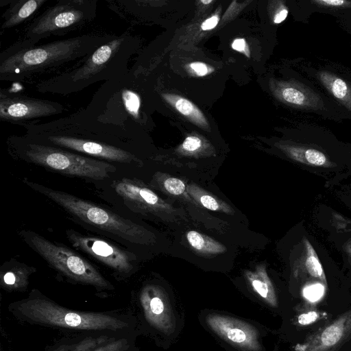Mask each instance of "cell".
<instances>
[{
  "mask_svg": "<svg viewBox=\"0 0 351 351\" xmlns=\"http://www.w3.org/2000/svg\"><path fill=\"white\" fill-rule=\"evenodd\" d=\"M219 17L214 15L206 20H205L201 25V28L204 31L210 30L215 28L219 23Z\"/></svg>",
  "mask_w": 351,
  "mask_h": 351,
  "instance_id": "obj_33",
  "label": "cell"
},
{
  "mask_svg": "<svg viewBox=\"0 0 351 351\" xmlns=\"http://www.w3.org/2000/svg\"><path fill=\"white\" fill-rule=\"evenodd\" d=\"M208 326L223 340L244 351H260L261 346L256 328L230 316L210 313L206 317Z\"/></svg>",
  "mask_w": 351,
  "mask_h": 351,
  "instance_id": "obj_13",
  "label": "cell"
},
{
  "mask_svg": "<svg viewBox=\"0 0 351 351\" xmlns=\"http://www.w3.org/2000/svg\"><path fill=\"white\" fill-rule=\"evenodd\" d=\"M186 237L190 245L202 253L217 254L226 250V248L220 243L196 231H189Z\"/></svg>",
  "mask_w": 351,
  "mask_h": 351,
  "instance_id": "obj_24",
  "label": "cell"
},
{
  "mask_svg": "<svg viewBox=\"0 0 351 351\" xmlns=\"http://www.w3.org/2000/svg\"><path fill=\"white\" fill-rule=\"evenodd\" d=\"M303 242L305 250L304 267L307 273L311 278L319 280L321 283L326 286V275L315 250L305 237Z\"/></svg>",
  "mask_w": 351,
  "mask_h": 351,
  "instance_id": "obj_23",
  "label": "cell"
},
{
  "mask_svg": "<svg viewBox=\"0 0 351 351\" xmlns=\"http://www.w3.org/2000/svg\"><path fill=\"white\" fill-rule=\"evenodd\" d=\"M140 72L131 69L103 83L84 108L95 120L138 134L144 122Z\"/></svg>",
  "mask_w": 351,
  "mask_h": 351,
  "instance_id": "obj_5",
  "label": "cell"
},
{
  "mask_svg": "<svg viewBox=\"0 0 351 351\" xmlns=\"http://www.w3.org/2000/svg\"><path fill=\"white\" fill-rule=\"evenodd\" d=\"M64 109L58 101L0 90V120L24 128L38 123L41 118L62 114Z\"/></svg>",
  "mask_w": 351,
  "mask_h": 351,
  "instance_id": "obj_10",
  "label": "cell"
},
{
  "mask_svg": "<svg viewBox=\"0 0 351 351\" xmlns=\"http://www.w3.org/2000/svg\"><path fill=\"white\" fill-rule=\"evenodd\" d=\"M202 145L201 140L194 136H188L182 143V147L188 152H193L198 149Z\"/></svg>",
  "mask_w": 351,
  "mask_h": 351,
  "instance_id": "obj_30",
  "label": "cell"
},
{
  "mask_svg": "<svg viewBox=\"0 0 351 351\" xmlns=\"http://www.w3.org/2000/svg\"><path fill=\"white\" fill-rule=\"evenodd\" d=\"M130 351H132V349Z\"/></svg>",
  "mask_w": 351,
  "mask_h": 351,
  "instance_id": "obj_38",
  "label": "cell"
},
{
  "mask_svg": "<svg viewBox=\"0 0 351 351\" xmlns=\"http://www.w3.org/2000/svg\"><path fill=\"white\" fill-rule=\"evenodd\" d=\"M19 234L50 267L73 283L89 285L98 291H112L114 286L86 258L61 244L23 230Z\"/></svg>",
  "mask_w": 351,
  "mask_h": 351,
  "instance_id": "obj_9",
  "label": "cell"
},
{
  "mask_svg": "<svg viewBox=\"0 0 351 351\" xmlns=\"http://www.w3.org/2000/svg\"><path fill=\"white\" fill-rule=\"evenodd\" d=\"M324 285L322 283L310 284L303 289V296L309 302H316L324 294Z\"/></svg>",
  "mask_w": 351,
  "mask_h": 351,
  "instance_id": "obj_26",
  "label": "cell"
},
{
  "mask_svg": "<svg viewBox=\"0 0 351 351\" xmlns=\"http://www.w3.org/2000/svg\"><path fill=\"white\" fill-rule=\"evenodd\" d=\"M254 291L267 303L272 307L278 306V300L274 288L263 271L258 274H250L247 276Z\"/></svg>",
  "mask_w": 351,
  "mask_h": 351,
  "instance_id": "obj_22",
  "label": "cell"
},
{
  "mask_svg": "<svg viewBox=\"0 0 351 351\" xmlns=\"http://www.w3.org/2000/svg\"><path fill=\"white\" fill-rule=\"evenodd\" d=\"M343 249L351 261V239L344 244Z\"/></svg>",
  "mask_w": 351,
  "mask_h": 351,
  "instance_id": "obj_36",
  "label": "cell"
},
{
  "mask_svg": "<svg viewBox=\"0 0 351 351\" xmlns=\"http://www.w3.org/2000/svg\"><path fill=\"white\" fill-rule=\"evenodd\" d=\"M200 202L205 208L209 210H217L219 208V204L217 200L210 195H204L202 196Z\"/></svg>",
  "mask_w": 351,
  "mask_h": 351,
  "instance_id": "obj_31",
  "label": "cell"
},
{
  "mask_svg": "<svg viewBox=\"0 0 351 351\" xmlns=\"http://www.w3.org/2000/svg\"><path fill=\"white\" fill-rule=\"evenodd\" d=\"M317 78L326 89L345 108L351 112V87L332 73L322 71Z\"/></svg>",
  "mask_w": 351,
  "mask_h": 351,
  "instance_id": "obj_20",
  "label": "cell"
},
{
  "mask_svg": "<svg viewBox=\"0 0 351 351\" xmlns=\"http://www.w3.org/2000/svg\"><path fill=\"white\" fill-rule=\"evenodd\" d=\"M0 274V286L8 292L24 291L29 285V276L36 268L19 262L6 263Z\"/></svg>",
  "mask_w": 351,
  "mask_h": 351,
  "instance_id": "obj_17",
  "label": "cell"
},
{
  "mask_svg": "<svg viewBox=\"0 0 351 351\" xmlns=\"http://www.w3.org/2000/svg\"><path fill=\"white\" fill-rule=\"evenodd\" d=\"M319 318V313L316 311H310L301 313L298 317V322L301 325H307Z\"/></svg>",
  "mask_w": 351,
  "mask_h": 351,
  "instance_id": "obj_29",
  "label": "cell"
},
{
  "mask_svg": "<svg viewBox=\"0 0 351 351\" xmlns=\"http://www.w3.org/2000/svg\"><path fill=\"white\" fill-rule=\"evenodd\" d=\"M351 338V308L308 336L295 351H337Z\"/></svg>",
  "mask_w": 351,
  "mask_h": 351,
  "instance_id": "obj_14",
  "label": "cell"
},
{
  "mask_svg": "<svg viewBox=\"0 0 351 351\" xmlns=\"http://www.w3.org/2000/svg\"><path fill=\"white\" fill-rule=\"evenodd\" d=\"M213 1L212 0H208V1H204V0H202L201 2L204 4H208L210 3H211Z\"/></svg>",
  "mask_w": 351,
  "mask_h": 351,
  "instance_id": "obj_37",
  "label": "cell"
},
{
  "mask_svg": "<svg viewBox=\"0 0 351 351\" xmlns=\"http://www.w3.org/2000/svg\"><path fill=\"white\" fill-rule=\"evenodd\" d=\"M162 97L173 106L176 109L191 121L202 127L206 128L208 123L201 110L189 100L178 95L162 94Z\"/></svg>",
  "mask_w": 351,
  "mask_h": 351,
  "instance_id": "obj_21",
  "label": "cell"
},
{
  "mask_svg": "<svg viewBox=\"0 0 351 351\" xmlns=\"http://www.w3.org/2000/svg\"><path fill=\"white\" fill-rule=\"evenodd\" d=\"M120 335L81 334L62 339L45 351H91Z\"/></svg>",
  "mask_w": 351,
  "mask_h": 351,
  "instance_id": "obj_18",
  "label": "cell"
},
{
  "mask_svg": "<svg viewBox=\"0 0 351 351\" xmlns=\"http://www.w3.org/2000/svg\"><path fill=\"white\" fill-rule=\"evenodd\" d=\"M115 36L90 33L42 45L19 40L0 53V80L36 83L71 68Z\"/></svg>",
  "mask_w": 351,
  "mask_h": 351,
  "instance_id": "obj_2",
  "label": "cell"
},
{
  "mask_svg": "<svg viewBox=\"0 0 351 351\" xmlns=\"http://www.w3.org/2000/svg\"><path fill=\"white\" fill-rule=\"evenodd\" d=\"M280 147L289 158L302 164L323 167H336V164L333 163L325 154L316 149L287 144Z\"/></svg>",
  "mask_w": 351,
  "mask_h": 351,
  "instance_id": "obj_19",
  "label": "cell"
},
{
  "mask_svg": "<svg viewBox=\"0 0 351 351\" xmlns=\"http://www.w3.org/2000/svg\"><path fill=\"white\" fill-rule=\"evenodd\" d=\"M48 2L49 0H12L1 16V33L23 24L27 25Z\"/></svg>",
  "mask_w": 351,
  "mask_h": 351,
  "instance_id": "obj_16",
  "label": "cell"
},
{
  "mask_svg": "<svg viewBox=\"0 0 351 351\" xmlns=\"http://www.w3.org/2000/svg\"><path fill=\"white\" fill-rule=\"evenodd\" d=\"M8 310L22 323L82 334L130 335L136 324L129 313L68 308L37 289H32L27 298L10 303Z\"/></svg>",
  "mask_w": 351,
  "mask_h": 351,
  "instance_id": "obj_3",
  "label": "cell"
},
{
  "mask_svg": "<svg viewBox=\"0 0 351 351\" xmlns=\"http://www.w3.org/2000/svg\"><path fill=\"white\" fill-rule=\"evenodd\" d=\"M134 308L143 322L165 334L175 326L171 306L163 293L156 286L145 285L133 300Z\"/></svg>",
  "mask_w": 351,
  "mask_h": 351,
  "instance_id": "obj_12",
  "label": "cell"
},
{
  "mask_svg": "<svg viewBox=\"0 0 351 351\" xmlns=\"http://www.w3.org/2000/svg\"><path fill=\"white\" fill-rule=\"evenodd\" d=\"M288 15V10L287 8H283L279 13L274 15V23L278 24L285 21Z\"/></svg>",
  "mask_w": 351,
  "mask_h": 351,
  "instance_id": "obj_35",
  "label": "cell"
},
{
  "mask_svg": "<svg viewBox=\"0 0 351 351\" xmlns=\"http://www.w3.org/2000/svg\"><path fill=\"white\" fill-rule=\"evenodd\" d=\"M131 335L118 336L91 351H130L132 346Z\"/></svg>",
  "mask_w": 351,
  "mask_h": 351,
  "instance_id": "obj_25",
  "label": "cell"
},
{
  "mask_svg": "<svg viewBox=\"0 0 351 351\" xmlns=\"http://www.w3.org/2000/svg\"><path fill=\"white\" fill-rule=\"evenodd\" d=\"M232 47L235 51L243 52L249 56L247 52V45L246 42L243 38H236L232 43Z\"/></svg>",
  "mask_w": 351,
  "mask_h": 351,
  "instance_id": "obj_34",
  "label": "cell"
},
{
  "mask_svg": "<svg viewBox=\"0 0 351 351\" xmlns=\"http://www.w3.org/2000/svg\"><path fill=\"white\" fill-rule=\"evenodd\" d=\"M7 145L13 156L64 175L99 180L117 170L110 162L42 144L25 135L10 136Z\"/></svg>",
  "mask_w": 351,
  "mask_h": 351,
  "instance_id": "obj_6",
  "label": "cell"
},
{
  "mask_svg": "<svg viewBox=\"0 0 351 351\" xmlns=\"http://www.w3.org/2000/svg\"><path fill=\"white\" fill-rule=\"evenodd\" d=\"M311 3L325 8H351V1L348 0H312Z\"/></svg>",
  "mask_w": 351,
  "mask_h": 351,
  "instance_id": "obj_27",
  "label": "cell"
},
{
  "mask_svg": "<svg viewBox=\"0 0 351 351\" xmlns=\"http://www.w3.org/2000/svg\"><path fill=\"white\" fill-rule=\"evenodd\" d=\"M23 182L57 204L78 221L128 242L138 243L144 241V229L128 219L72 194L26 179Z\"/></svg>",
  "mask_w": 351,
  "mask_h": 351,
  "instance_id": "obj_7",
  "label": "cell"
},
{
  "mask_svg": "<svg viewBox=\"0 0 351 351\" xmlns=\"http://www.w3.org/2000/svg\"><path fill=\"white\" fill-rule=\"evenodd\" d=\"M189 66L198 76H204L208 73L207 65L203 62H195L191 63Z\"/></svg>",
  "mask_w": 351,
  "mask_h": 351,
  "instance_id": "obj_32",
  "label": "cell"
},
{
  "mask_svg": "<svg viewBox=\"0 0 351 351\" xmlns=\"http://www.w3.org/2000/svg\"><path fill=\"white\" fill-rule=\"evenodd\" d=\"M138 47L137 38L129 33L116 35L71 68L36 82L35 89L42 93L66 95L117 77L129 71V60Z\"/></svg>",
  "mask_w": 351,
  "mask_h": 351,
  "instance_id": "obj_4",
  "label": "cell"
},
{
  "mask_svg": "<svg viewBox=\"0 0 351 351\" xmlns=\"http://www.w3.org/2000/svg\"><path fill=\"white\" fill-rule=\"evenodd\" d=\"M278 93L285 103L298 108L317 110L324 108L321 96L310 87L298 82L281 84Z\"/></svg>",
  "mask_w": 351,
  "mask_h": 351,
  "instance_id": "obj_15",
  "label": "cell"
},
{
  "mask_svg": "<svg viewBox=\"0 0 351 351\" xmlns=\"http://www.w3.org/2000/svg\"><path fill=\"white\" fill-rule=\"evenodd\" d=\"M163 184L165 189L173 195H180L185 189L184 182L178 178H167L165 180Z\"/></svg>",
  "mask_w": 351,
  "mask_h": 351,
  "instance_id": "obj_28",
  "label": "cell"
},
{
  "mask_svg": "<svg viewBox=\"0 0 351 351\" xmlns=\"http://www.w3.org/2000/svg\"><path fill=\"white\" fill-rule=\"evenodd\" d=\"M67 239L80 250L109 267L118 276L127 278L134 269V256L105 239L82 234L73 229L66 231Z\"/></svg>",
  "mask_w": 351,
  "mask_h": 351,
  "instance_id": "obj_11",
  "label": "cell"
},
{
  "mask_svg": "<svg viewBox=\"0 0 351 351\" xmlns=\"http://www.w3.org/2000/svg\"><path fill=\"white\" fill-rule=\"evenodd\" d=\"M28 138L106 162H138L134 153L138 134L99 122L84 108L66 117L31 125Z\"/></svg>",
  "mask_w": 351,
  "mask_h": 351,
  "instance_id": "obj_1",
  "label": "cell"
},
{
  "mask_svg": "<svg viewBox=\"0 0 351 351\" xmlns=\"http://www.w3.org/2000/svg\"><path fill=\"white\" fill-rule=\"evenodd\" d=\"M97 3V0H58L24 27L19 40L37 45L42 39L82 29L95 19Z\"/></svg>",
  "mask_w": 351,
  "mask_h": 351,
  "instance_id": "obj_8",
  "label": "cell"
}]
</instances>
